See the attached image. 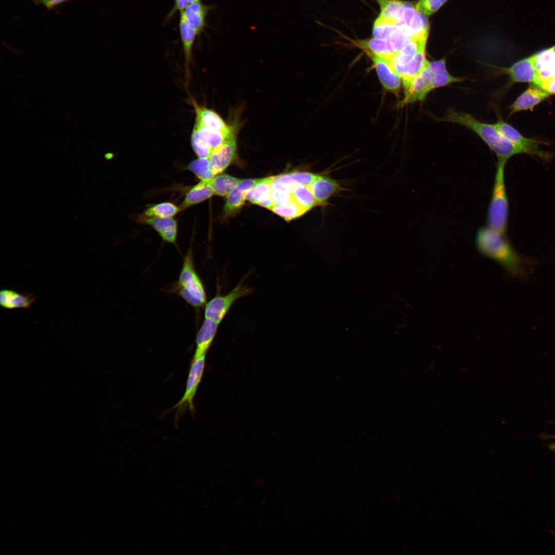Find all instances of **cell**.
<instances>
[{"instance_id":"obj_1","label":"cell","mask_w":555,"mask_h":555,"mask_svg":"<svg viewBox=\"0 0 555 555\" xmlns=\"http://www.w3.org/2000/svg\"><path fill=\"white\" fill-rule=\"evenodd\" d=\"M437 121L455 123L463 125L476 134L496 154L497 160L507 161L512 156L524 154V151L505 138L494 124L484 123L470 114L449 109L441 117H435Z\"/></svg>"},{"instance_id":"obj_2","label":"cell","mask_w":555,"mask_h":555,"mask_svg":"<svg viewBox=\"0 0 555 555\" xmlns=\"http://www.w3.org/2000/svg\"><path fill=\"white\" fill-rule=\"evenodd\" d=\"M475 243L482 254L501 264L511 274L518 277L525 276L523 261L505 234L489 226H483L477 231Z\"/></svg>"},{"instance_id":"obj_3","label":"cell","mask_w":555,"mask_h":555,"mask_svg":"<svg viewBox=\"0 0 555 555\" xmlns=\"http://www.w3.org/2000/svg\"><path fill=\"white\" fill-rule=\"evenodd\" d=\"M172 291L195 309L203 307L207 302L205 286L194 265L192 244L184 257L178 281Z\"/></svg>"},{"instance_id":"obj_4","label":"cell","mask_w":555,"mask_h":555,"mask_svg":"<svg viewBox=\"0 0 555 555\" xmlns=\"http://www.w3.org/2000/svg\"><path fill=\"white\" fill-rule=\"evenodd\" d=\"M507 161L497 160L492 195L488 212V226L503 234L507 228L509 204L504 181V169Z\"/></svg>"},{"instance_id":"obj_5","label":"cell","mask_w":555,"mask_h":555,"mask_svg":"<svg viewBox=\"0 0 555 555\" xmlns=\"http://www.w3.org/2000/svg\"><path fill=\"white\" fill-rule=\"evenodd\" d=\"M206 356L193 357L187 378L184 393L179 401L171 409H176V422L184 411L188 409L194 414V398L202 379L206 365Z\"/></svg>"},{"instance_id":"obj_6","label":"cell","mask_w":555,"mask_h":555,"mask_svg":"<svg viewBox=\"0 0 555 555\" xmlns=\"http://www.w3.org/2000/svg\"><path fill=\"white\" fill-rule=\"evenodd\" d=\"M492 67L495 68L496 74L507 75L510 84L530 83L543 88L542 80L536 65V53L519 60L509 67Z\"/></svg>"},{"instance_id":"obj_7","label":"cell","mask_w":555,"mask_h":555,"mask_svg":"<svg viewBox=\"0 0 555 555\" xmlns=\"http://www.w3.org/2000/svg\"><path fill=\"white\" fill-rule=\"evenodd\" d=\"M252 292L253 289L244 285L242 281L227 294L216 295L207 302L205 306V319H211L219 324L236 300Z\"/></svg>"},{"instance_id":"obj_8","label":"cell","mask_w":555,"mask_h":555,"mask_svg":"<svg viewBox=\"0 0 555 555\" xmlns=\"http://www.w3.org/2000/svg\"><path fill=\"white\" fill-rule=\"evenodd\" d=\"M494 125L499 132L507 140L523 150L525 154L535 156L548 161L553 157L552 153L542 151L539 146L542 142L523 136L514 127L500 118Z\"/></svg>"},{"instance_id":"obj_9","label":"cell","mask_w":555,"mask_h":555,"mask_svg":"<svg viewBox=\"0 0 555 555\" xmlns=\"http://www.w3.org/2000/svg\"><path fill=\"white\" fill-rule=\"evenodd\" d=\"M237 127L233 130L225 141L214 149L208 158L215 175L221 173L237 157Z\"/></svg>"},{"instance_id":"obj_10","label":"cell","mask_w":555,"mask_h":555,"mask_svg":"<svg viewBox=\"0 0 555 555\" xmlns=\"http://www.w3.org/2000/svg\"><path fill=\"white\" fill-rule=\"evenodd\" d=\"M434 74L428 66L411 82L404 90V96L398 104L399 107L417 101H423L431 90Z\"/></svg>"},{"instance_id":"obj_11","label":"cell","mask_w":555,"mask_h":555,"mask_svg":"<svg viewBox=\"0 0 555 555\" xmlns=\"http://www.w3.org/2000/svg\"><path fill=\"white\" fill-rule=\"evenodd\" d=\"M428 34L412 37L402 48L389 59L391 65L401 77L407 65L418 51L422 47H426Z\"/></svg>"},{"instance_id":"obj_12","label":"cell","mask_w":555,"mask_h":555,"mask_svg":"<svg viewBox=\"0 0 555 555\" xmlns=\"http://www.w3.org/2000/svg\"><path fill=\"white\" fill-rule=\"evenodd\" d=\"M369 56L383 88L397 95L402 83V79L391 65L389 59L372 55Z\"/></svg>"},{"instance_id":"obj_13","label":"cell","mask_w":555,"mask_h":555,"mask_svg":"<svg viewBox=\"0 0 555 555\" xmlns=\"http://www.w3.org/2000/svg\"><path fill=\"white\" fill-rule=\"evenodd\" d=\"M192 104L196 115L194 122L195 124L210 129L226 132H231L239 125L237 121L228 124L216 112L199 105L193 99Z\"/></svg>"},{"instance_id":"obj_14","label":"cell","mask_w":555,"mask_h":555,"mask_svg":"<svg viewBox=\"0 0 555 555\" xmlns=\"http://www.w3.org/2000/svg\"><path fill=\"white\" fill-rule=\"evenodd\" d=\"M551 94L543 88L534 84H530L509 106V116L521 111L531 110L548 98Z\"/></svg>"},{"instance_id":"obj_15","label":"cell","mask_w":555,"mask_h":555,"mask_svg":"<svg viewBox=\"0 0 555 555\" xmlns=\"http://www.w3.org/2000/svg\"><path fill=\"white\" fill-rule=\"evenodd\" d=\"M139 221L153 228L165 242L177 246L178 225L173 217H143Z\"/></svg>"},{"instance_id":"obj_16","label":"cell","mask_w":555,"mask_h":555,"mask_svg":"<svg viewBox=\"0 0 555 555\" xmlns=\"http://www.w3.org/2000/svg\"><path fill=\"white\" fill-rule=\"evenodd\" d=\"M261 178L241 180L236 187L227 196L224 206L226 216L234 214L243 206L247 192L255 186Z\"/></svg>"},{"instance_id":"obj_17","label":"cell","mask_w":555,"mask_h":555,"mask_svg":"<svg viewBox=\"0 0 555 555\" xmlns=\"http://www.w3.org/2000/svg\"><path fill=\"white\" fill-rule=\"evenodd\" d=\"M219 324L211 319H205L196 334L194 357L206 355L215 338Z\"/></svg>"},{"instance_id":"obj_18","label":"cell","mask_w":555,"mask_h":555,"mask_svg":"<svg viewBox=\"0 0 555 555\" xmlns=\"http://www.w3.org/2000/svg\"><path fill=\"white\" fill-rule=\"evenodd\" d=\"M36 300V297L29 292H19L11 289L0 291V305L4 309H27Z\"/></svg>"},{"instance_id":"obj_19","label":"cell","mask_w":555,"mask_h":555,"mask_svg":"<svg viewBox=\"0 0 555 555\" xmlns=\"http://www.w3.org/2000/svg\"><path fill=\"white\" fill-rule=\"evenodd\" d=\"M179 30L184 55L186 83L190 79V67L192 59V49L197 32L188 24L180 14L179 22Z\"/></svg>"},{"instance_id":"obj_20","label":"cell","mask_w":555,"mask_h":555,"mask_svg":"<svg viewBox=\"0 0 555 555\" xmlns=\"http://www.w3.org/2000/svg\"><path fill=\"white\" fill-rule=\"evenodd\" d=\"M272 177L261 178L260 180L246 193V198L250 202L271 210L274 206L271 193Z\"/></svg>"},{"instance_id":"obj_21","label":"cell","mask_w":555,"mask_h":555,"mask_svg":"<svg viewBox=\"0 0 555 555\" xmlns=\"http://www.w3.org/2000/svg\"><path fill=\"white\" fill-rule=\"evenodd\" d=\"M308 187L320 206L325 205L327 200L340 190L336 180L327 176L319 175Z\"/></svg>"},{"instance_id":"obj_22","label":"cell","mask_w":555,"mask_h":555,"mask_svg":"<svg viewBox=\"0 0 555 555\" xmlns=\"http://www.w3.org/2000/svg\"><path fill=\"white\" fill-rule=\"evenodd\" d=\"M210 9V6L199 1L189 3L180 14L199 34L206 25L207 16Z\"/></svg>"},{"instance_id":"obj_23","label":"cell","mask_w":555,"mask_h":555,"mask_svg":"<svg viewBox=\"0 0 555 555\" xmlns=\"http://www.w3.org/2000/svg\"><path fill=\"white\" fill-rule=\"evenodd\" d=\"M429 66L434 74L431 90L446 86L454 83L461 82L465 77H459L452 75L447 70L445 58L429 61Z\"/></svg>"},{"instance_id":"obj_24","label":"cell","mask_w":555,"mask_h":555,"mask_svg":"<svg viewBox=\"0 0 555 555\" xmlns=\"http://www.w3.org/2000/svg\"><path fill=\"white\" fill-rule=\"evenodd\" d=\"M214 194L209 181L200 180L193 186L186 194L182 202L179 206L181 210L200 203L210 198Z\"/></svg>"},{"instance_id":"obj_25","label":"cell","mask_w":555,"mask_h":555,"mask_svg":"<svg viewBox=\"0 0 555 555\" xmlns=\"http://www.w3.org/2000/svg\"><path fill=\"white\" fill-rule=\"evenodd\" d=\"M425 48L426 47H422L407 65L401 76L404 90L409 87L414 79L428 66L429 61L426 57Z\"/></svg>"},{"instance_id":"obj_26","label":"cell","mask_w":555,"mask_h":555,"mask_svg":"<svg viewBox=\"0 0 555 555\" xmlns=\"http://www.w3.org/2000/svg\"><path fill=\"white\" fill-rule=\"evenodd\" d=\"M359 45L368 55L390 59L396 52L389 39L373 38L360 41Z\"/></svg>"},{"instance_id":"obj_27","label":"cell","mask_w":555,"mask_h":555,"mask_svg":"<svg viewBox=\"0 0 555 555\" xmlns=\"http://www.w3.org/2000/svg\"><path fill=\"white\" fill-rule=\"evenodd\" d=\"M380 8L379 15L392 20L400 25L406 2L400 0H375Z\"/></svg>"},{"instance_id":"obj_28","label":"cell","mask_w":555,"mask_h":555,"mask_svg":"<svg viewBox=\"0 0 555 555\" xmlns=\"http://www.w3.org/2000/svg\"><path fill=\"white\" fill-rule=\"evenodd\" d=\"M241 179L226 174H218L209 180L214 194L227 196L238 184Z\"/></svg>"},{"instance_id":"obj_29","label":"cell","mask_w":555,"mask_h":555,"mask_svg":"<svg viewBox=\"0 0 555 555\" xmlns=\"http://www.w3.org/2000/svg\"><path fill=\"white\" fill-rule=\"evenodd\" d=\"M291 198L307 212L315 206H320L309 187L302 184L291 186Z\"/></svg>"},{"instance_id":"obj_30","label":"cell","mask_w":555,"mask_h":555,"mask_svg":"<svg viewBox=\"0 0 555 555\" xmlns=\"http://www.w3.org/2000/svg\"><path fill=\"white\" fill-rule=\"evenodd\" d=\"M181 209L170 201H164L152 205L147 208L140 216L143 217H173L177 214Z\"/></svg>"},{"instance_id":"obj_31","label":"cell","mask_w":555,"mask_h":555,"mask_svg":"<svg viewBox=\"0 0 555 555\" xmlns=\"http://www.w3.org/2000/svg\"><path fill=\"white\" fill-rule=\"evenodd\" d=\"M400 26L392 20L379 15L374 22L373 35L374 38L388 39Z\"/></svg>"},{"instance_id":"obj_32","label":"cell","mask_w":555,"mask_h":555,"mask_svg":"<svg viewBox=\"0 0 555 555\" xmlns=\"http://www.w3.org/2000/svg\"><path fill=\"white\" fill-rule=\"evenodd\" d=\"M271 210L287 221L297 218L307 212L292 198L287 202L274 205Z\"/></svg>"},{"instance_id":"obj_33","label":"cell","mask_w":555,"mask_h":555,"mask_svg":"<svg viewBox=\"0 0 555 555\" xmlns=\"http://www.w3.org/2000/svg\"><path fill=\"white\" fill-rule=\"evenodd\" d=\"M271 193L274 205L287 202L291 199V185L280 181L275 176H272Z\"/></svg>"},{"instance_id":"obj_34","label":"cell","mask_w":555,"mask_h":555,"mask_svg":"<svg viewBox=\"0 0 555 555\" xmlns=\"http://www.w3.org/2000/svg\"><path fill=\"white\" fill-rule=\"evenodd\" d=\"M187 169L194 173L200 180L209 181L215 176L208 158L198 157L191 161L187 165Z\"/></svg>"},{"instance_id":"obj_35","label":"cell","mask_w":555,"mask_h":555,"mask_svg":"<svg viewBox=\"0 0 555 555\" xmlns=\"http://www.w3.org/2000/svg\"><path fill=\"white\" fill-rule=\"evenodd\" d=\"M318 175L308 172H294L283 174L275 177L281 182L290 185L300 184L309 186Z\"/></svg>"},{"instance_id":"obj_36","label":"cell","mask_w":555,"mask_h":555,"mask_svg":"<svg viewBox=\"0 0 555 555\" xmlns=\"http://www.w3.org/2000/svg\"><path fill=\"white\" fill-rule=\"evenodd\" d=\"M447 0H419L415 7L417 11L425 16L436 12Z\"/></svg>"},{"instance_id":"obj_37","label":"cell","mask_w":555,"mask_h":555,"mask_svg":"<svg viewBox=\"0 0 555 555\" xmlns=\"http://www.w3.org/2000/svg\"><path fill=\"white\" fill-rule=\"evenodd\" d=\"M188 4L187 0H174L173 7L166 16V20L172 18L177 12L183 11Z\"/></svg>"},{"instance_id":"obj_38","label":"cell","mask_w":555,"mask_h":555,"mask_svg":"<svg viewBox=\"0 0 555 555\" xmlns=\"http://www.w3.org/2000/svg\"><path fill=\"white\" fill-rule=\"evenodd\" d=\"M66 1L67 0H47V1L44 4V5L47 8L49 9L54 7Z\"/></svg>"},{"instance_id":"obj_39","label":"cell","mask_w":555,"mask_h":555,"mask_svg":"<svg viewBox=\"0 0 555 555\" xmlns=\"http://www.w3.org/2000/svg\"><path fill=\"white\" fill-rule=\"evenodd\" d=\"M549 448H550V449H551V450H552V451H555V442H553V443H551V444H550V445H549Z\"/></svg>"},{"instance_id":"obj_40","label":"cell","mask_w":555,"mask_h":555,"mask_svg":"<svg viewBox=\"0 0 555 555\" xmlns=\"http://www.w3.org/2000/svg\"><path fill=\"white\" fill-rule=\"evenodd\" d=\"M187 1H188V3H189H189H194V2H199V1H200V0H187Z\"/></svg>"},{"instance_id":"obj_41","label":"cell","mask_w":555,"mask_h":555,"mask_svg":"<svg viewBox=\"0 0 555 555\" xmlns=\"http://www.w3.org/2000/svg\"><path fill=\"white\" fill-rule=\"evenodd\" d=\"M36 1L38 2H39L43 3V4H44L47 1V0H36Z\"/></svg>"}]
</instances>
